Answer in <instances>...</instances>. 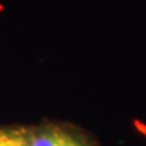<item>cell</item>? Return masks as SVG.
<instances>
[{
	"label": "cell",
	"instance_id": "cell-1",
	"mask_svg": "<svg viewBox=\"0 0 146 146\" xmlns=\"http://www.w3.org/2000/svg\"><path fill=\"white\" fill-rule=\"evenodd\" d=\"M29 146H98L94 138L77 126L43 122L30 127Z\"/></svg>",
	"mask_w": 146,
	"mask_h": 146
},
{
	"label": "cell",
	"instance_id": "cell-2",
	"mask_svg": "<svg viewBox=\"0 0 146 146\" xmlns=\"http://www.w3.org/2000/svg\"><path fill=\"white\" fill-rule=\"evenodd\" d=\"M30 127L0 126V146H29Z\"/></svg>",
	"mask_w": 146,
	"mask_h": 146
}]
</instances>
